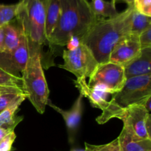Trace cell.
Instances as JSON below:
<instances>
[{
	"instance_id": "6da1fadb",
	"label": "cell",
	"mask_w": 151,
	"mask_h": 151,
	"mask_svg": "<svg viewBox=\"0 0 151 151\" xmlns=\"http://www.w3.org/2000/svg\"><path fill=\"white\" fill-rule=\"evenodd\" d=\"M134 10V5H131L113 18H98L79 40L91 50L98 63L109 62L111 52L116 42L131 32V15Z\"/></svg>"
},
{
	"instance_id": "7a4b0ae2",
	"label": "cell",
	"mask_w": 151,
	"mask_h": 151,
	"mask_svg": "<svg viewBox=\"0 0 151 151\" xmlns=\"http://www.w3.org/2000/svg\"><path fill=\"white\" fill-rule=\"evenodd\" d=\"M98 18L88 0H60V14L49 44L63 47L72 38L81 39Z\"/></svg>"
},
{
	"instance_id": "3957f363",
	"label": "cell",
	"mask_w": 151,
	"mask_h": 151,
	"mask_svg": "<svg viewBox=\"0 0 151 151\" xmlns=\"http://www.w3.org/2000/svg\"><path fill=\"white\" fill-rule=\"evenodd\" d=\"M17 4L16 22L27 38L29 55L41 53L46 42L44 0H20Z\"/></svg>"
},
{
	"instance_id": "277c9868",
	"label": "cell",
	"mask_w": 151,
	"mask_h": 151,
	"mask_svg": "<svg viewBox=\"0 0 151 151\" xmlns=\"http://www.w3.org/2000/svg\"><path fill=\"white\" fill-rule=\"evenodd\" d=\"M22 89L35 110L44 114L50 95L41 63V53L29 55L26 66L22 72Z\"/></svg>"
},
{
	"instance_id": "5b68a950",
	"label": "cell",
	"mask_w": 151,
	"mask_h": 151,
	"mask_svg": "<svg viewBox=\"0 0 151 151\" xmlns=\"http://www.w3.org/2000/svg\"><path fill=\"white\" fill-rule=\"evenodd\" d=\"M108 115L109 121L114 118L121 119L123 128L131 136L141 139H151V115L141 105L119 109L114 106Z\"/></svg>"
},
{
	"instance_id": "8992f818",
	"label": "cell",
	"mask_w": 151,
	"mask_h": 151,
	"mask_svg": "<svg viewBox=\"0 0 151 151\" xmlns=\"http://www.w3.org/2000/svg\"><path fill=\"white\" fill-rule=\"evenodd\" d=\"M151 97V75L127 78L122 89L113 94L110 103L119 109L143 106Z\"/></svg>"
},
{
	"instance_id": "52a82bcc",
	"label": "cell",
	"mask_w": 151,
	"mask_h": 151,
	"mask_svg": "<svg viewBox=\"0 0 151 151\" xmlns=\"http://www.w3.org/2000/svg\"><path fill=\"white\" fill-rule=\"evenodd\" d=\"M88 78V86L111 94L120 91L126 81L123 66L110 61L99 63Z\"/></svg>"
},
{
	"instance_id": "ba28073f",
	"label": "cell",
	"mask_w": 151,
	"mask_h": 151,
	"mask_svg": "<svg viewBox=\"0 0 151 151\" xmlns=\"http://www.w3.org/2000/svg\"><path fill=\"white\" fill-rule=\"evenodd\" d=\"M63 64L59 66L77 78H89L99 64L91 50L81 42L74 49L63 50Z\"/></svg>"
},
{
	"instance_id": "9c48e42d",
	"label": "cell",
	"mask_w": 151,
	"mask_h": 151,
	"mask_svg": "<svg viewBox=\"0 0 151 151\" xmlns=\"http://www.w3.org/2000/svg\"><path fill=\"white\" fill-rule=\"evenodd\" d=\"M141 50L139 35L129 32L122 36L113 47L109 61L124 67L139 55Z\"/></svg>"
},
{
	"instance_id": "30bf717a",
	"label": "cell",
	"mask_w": 151,
	"mask_h": 151,
	"mask_svg": "<svg viewBox=\"0 0 151 151\" xmlns=\"http://www.w3.org/2000/svg\"><path fill=\"white\" fill-rule=\"evenodd\" d=\"M83 96L80 94L79 97L77 98L73 106L69 110H63L57 106L53 104L50 100H49L47 106H50L55 111L60 114L64 119L68 132V139L69 142L72 144L75 142V136L78 132L80 122L81 120L83 114Z\"/></svg>"
},
{
	"instance_id": "8fae6325",
	"label": "cell",
	"mask_w": 151,
	"mask_h": 151,
	"mask_svg": "<svg viewBox=\"0 0 151 151\" xmlns=\"http://www.w3.org/2000/svg\"><path fill=\"white\" fill-rule=\"evenodd\" d=\"M124 72L126 79L151 75V47L142 49L139 55L124 66Z\"/></svg>"
},
{
	"instance_id": "7c38bea8",
	"label": "cell",
	"mask_w": 151,
	"mask_h": 151,
	"mask_svg": "<svg viewBox=\"0 0 151 151\" xmlns=\"http://www.w3.org/2000/svg\"><path fill=\"white\" fill-rule=\"evenodd\" d=\"M74 83L77 88L79 90L80 94L88 98L92 107L100 109L103 112L108 110L110 104L109 101L106 100L107 93L88 86L86 78H77Z\"/></svg>"
},
{
	"instance_id": "4fadbf2b",
	"label": "cell",
	"mask_w": 151,
	"mask_h": 151,
	"mask_svg": "<svg viewBox=\"0 0 151 151\" xmlns=\"http://www.w3.org/2000/svg\"><path fill=\"white\" fill-rule=\"evenodd\" d=\"M27 97L22 94L16 98V100L7 109L0 113V128H4L9 131H13L16 127L23 120L24 117L16 116L19 106L26 100Z\"/></svg>"
},
{
	"instance_id": "5bb4252c",
	"label": "cell",
	"mask_w": 151,
	"mask_h": 151,
	"mask_svg": "<svg viewBox=\"0 0 151 151\" xmlns=\"http://www.w3.org/2000/svg\"><path fill=\"white\" fill-rule=\"evenodd\" d=\"M45 5V37L49 42L60 14V0H44Z\"/></svg>"
},
{
	"instance_id": "9a60e30c",
	"label": "cell",
	"mask_w": 151,
	"mask_h": 151,
	"mask_svg": "<svg viewBox=\"0 0 151 151\" xmlns=\"http://www.w3.org/2000/svg\"><path fill=\"white\" fill-rule=\"evenodd\" d=\"M117 139L120 151H151V139L135 138L124 128Z\"/></svg>"
},
{
	"instance_id": "2e32d148",
	"label": "cell",
	"mask_w": 151,
	"mask_h": 151,
	"mask_svg": "<svg viewBox=\"0 0 151 151\" xmlns=\"http://www.w3.org/2000/svg\"><path fill=\"white\" fill-rule=\"evenodd\" d=\"M28 58L29 51L27 41L24 33L20 29V39L19 45L10 55V63L16 72H22L26 66Z\"/></svg>"
},
{
	"instance_id": "e0dca14e",
	"label": "cell",
	"mask_w": 151,
	"mask_h": 151,
	"mask_svg": "<svg viewBox=\"0 0 151 151\" xmlns=\"http://www.w3.org/2000/svg\"><path fill=\"white\" fill-rule=\"evenodd\" d=\"M116 0H91L90 5L97 18L109 19L119 14L116 7Z\"/></svg>"
},
{
	"instance_id": "ac0fdd59",
	"label": "cell",
	"mask_w": 151,
	"mask_h": 151,
	"mask_svg": "<svg viewBox=\"0 0 151 151\" xmlns=\"http://www.w3.org/2000/svg\"><path fill=\"white\" fill-rule=\"evenodd\" d=\"M150 27H151L150 17L139 13L134 9L131 15V32L139 35Z\"/></svg>"
},
{
	"instance_id": "d6986e66",
	"label": "cell",
	"mask_w": 151,
	"mask_h": 151,
	"mask_svg": "<svg viewBox=\"0 0 151 151\" xmlns=\"http://www.w3.org/2000/svg\"><path fill=\"white\" fill-rule=\"evenodd\" d=\"M22 77L0 66V86L22 88Z\"/></svg>"
},
{
	"instance_id": "ffe728a7",
	"label": "cell",
	"mask_w": 151,
	"mask_h": 151,
	"mask_svg": "<svg viewBox=\"0 0 151 151\" xmlns=\"http://www.w3.org/2000/svg\"><path fill=\"white\" fill-rule=\"evenodd\" d=\"M18 4H0V27L11 22L16 18Z\"/></svg>"
},
{
	"instance_id": "44dd1931",
	"label": "cell",
	"mask_w": 151,
	"mask_h": 151,
	"mask_svg": "<svg viewBox=\"0 0 151 151\" xmlns=\"http://www.w3.org/2000/svg\"><path fill=\"white\" fill-rule=\"evenodd\" d=\"M85 151H120L117 138L111 142L100 145L85 143Z\"/></svg>"
},
{
	"instance_id": "7402d4cb",
	"label": "cell",
	"mask_w": 151,
	"mask_h": 151,
	"mask_svg": "<svg viewBox=\"0 0 151 151\" xmlns=\"http://www.w3.org/2000/svg\"><path fill=\"white\" fill-rule=\"evenodd\" d=\"M24 92H7L0 94V113L9 107Z\"/></svg>"
},
{
	"instance_id": "603a6c76",
	"label": "cell",
	"mask_w": 151,
	"mask_h": 151,
	"mask_svg": "<svg viewBox=\"0 0 151 151\" xmlns=\"http://www.w3.org/2000/svg\"><path fill=\"white\" fill-rule=\"evenodd\" d=\"M133 5L137 12L151 17V0H134Z\"/></svg>"
},
{
	"instance_id": "cb8c5ba5",
	"label": "cell",
	"mask_w": 151,
	"mask_h": 151,
	"mask_svg": "<svg viewBox=\"0 0 151 151\" xmlns=\"http://www.w3.org/2000/svg\"><path fill=\"white\" fill-rule=\"evenodd\" d=\"M16 138L14 131H10L6 137L0 142V151H10L13 142Z\"/></svg>"
},
{
	"instance_id": "d4e9b609",
	"label": "cell",
	"mask_w": 151,
	"mask_h": 151,
	"mask_svg": "<svg viewBox=\"0 0 151 151\" xmlns=\"http://www.w3.org/2000/svg\"><path fill=\"white\" fill-rule=\"evenodd\" d=\"M139 38L142 49L151 47V27L142 32L139 35Z\"/></svg>"
},
{
	"instance_id": "484cf974",
	"label": "cell",
	"mask_w": 151,
	"mask_h": 151,
	"mask_svg": "<svg viewBox=\"0 0 151 151\" xmlns=\"http://www.w3.org/2000/svg\"><path fill=\"white\" fill-rule=\"evenodd\" d=\"M13 91H17V92H23V91H22V88L0 86V94H4V93H7V92H13Z\"/></svg>"
},
{
	"instance_id": "4316f807",
	"label": "cell",
	"mask_w": 151,
	"mask_h": 151,
	"mask_svg": "<svg viewBox=\"0 0 151 151\" xmlns=\"http://www.w3.org/2000/svg\"><path fill=\"white\" fill-rule=\"evenodd\" d=\"M4 30L3 27H0V53H2L4 51Z\"/></svg>"
},
{
	"instance_id": "83f0119b",
	"label": "cell",
	"mask_w": 151,
	"mask_h": 151,
	"mask_svg": "<svg viewBox=\"0 0 151 151\" xmlns=\"http://www.w3.org/2000/svg\"><path fill=\"white\" fill-rule=\"evenodd\" d=\"M10 131H7V130L4 129V128H0V142L6 137L7 134H8Z\"/></svg>"
},
{
	"instance_id": "f1b7e54d",
	"label": "cell",
	"mask_w": 151,
	"mask_h": 151,
	"mask_svg": "<svg viewBox=\"0 0 151 151\" xmlns=\"http://www.w3.org/2000/svg\"><path fill=\"white\" fill-rule=\"evenodd\" d=\"M150 101H151V97L147 99V100L145 101V103L143 104V106L145 108V109L149 112V113H150Z\"/></svg>"
},
{
	"instance_id": "f546056e",
	"label": "cell",
	"mask_w": 151,
	"mask_h": 151,
	"mask_svg": "<svg viewBox=\"0 0 151 151\" xmlns=\"http://www.w3.org/2000/svg\"><path fill=\"white\" fill-rule=\"evenodd\" d=\"M116 1H117V0H116ZM121 1H124V2H125L126 4H128V6H131V5H133L134 0H121Z\"/></svg>"
}]
</instances>
